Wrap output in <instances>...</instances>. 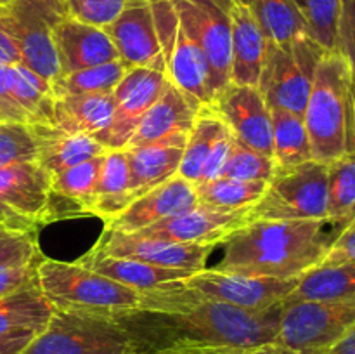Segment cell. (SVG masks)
Masks as SVG:
<instances>
[{"mask_svg":"<svg viewBox=\"0 0 355 354\" xmlns=\"http://www.w3.org/2000/svg\"><path fill=\"white\" fill-rule=\"evenodd\" d=\"M21 354H134L127 332L110 316L54 309Z\"/></svg>","mask_w":355,"mask_h":354,"instance_id":"9c48e42d","label":"cell"},{"mask_svg":"<svg viewBox=\"0 0 355 354\" xmlns=\"http://www.w3.org/2000/svg\"><path fill=\"white\" fill-rule=\"evenodd\" d=\"M104 30L127 68L149 66L163 56L151 0H127L120 16Z\"/></svg>","mask_w":355,"mask_h":354,"instance_id":"9a60e30c","label":"cell"},{"mask_svg":"<svg viewBox=\"0 0 355 354\" xmlns=\"http://www.w3.org/2000/svg\"><path fill=\"white\" fill-rule=\"evenodd\" d=\"M103 156H96L87 162L78 163L75 167L62 170V172L51 176L52 194H59L62 198H69L75 201L82 210L89 212L94 198H96L97 183L101 176Z\"/></svg>","mask_w":355,"mask_h":354,"instance_id":"8d00e7d4","label":"cell"},{"mask_svg":"<svg viewBox=\"0 0 355 354\" xmlns=\"http://www.w3.org/2000/svg\"><path fill=\"white\" fill-rule=\"evenodd\" d=\"M134 201L130 193V167L125 149H107L103 156L96 198L90 205V214L104 221L116 217Z\"/></svg>","mask_w":355,"mask_h":354,"instance_id":"83f0119b","label":"cell"},{"mask_svg":"<svg viewBox=\"0 0 355 354\" xmlns=\"http://www.w3.org/2000/svg\"><path fill=\"white\" fill-rule=\"evenodd\" d=\"M54 45L59 76L120 59L104 28L80 23L69 16L54 28Z\"/></svg>","mask_w":355,"mask_h":354,"instance_id":"ac0fdd59","label":"cell"},{"mask_svg":"<svg viewBox=\"0 0 355 354\" xmlns=\"http://www.w3.org/2000/svg\"><path fill=\"white\" fill-rule=\"evenodd\" d=\"M113 92L71 94L54 97L51 124L71 134H85L101 142L111 127Z\"/></svg>","mask_w":355,"mask_h":354,"instance_id":"d4e9b609","label":"cell"},{"mask_svg":"<svg viewBox=\"0 0 355 354\" xmlns=\"http://www.w3.org/2000/svg\"><path fill=\"white\" fill-rule=\"evenodd\" d=\"M165 61L168 82L198 103H214V78L207 54L180 24H177L175 38Z\"/></svg>","mask_w":355,"mask_h":354,"instance_id":"7402d4cb","label":"cell"},{"mask_svg":"<svg viewBox=\"0 0 355 354\" xmlns=\"http://www.w3.org/2000/svg\"><path fill=\"white\" fill-rule=\"evenodd\" d=\"M355 326V298L336 302H283L274 342L300 354H324Z\"/></svg>","mask_w":355,"mask_h":354,"instance_id":"30bf717a","label":"cell"},{"mask_svg":"<svg viewBox=\"0 0 355 354\" xmlns=\"http://www.w3.org/2000/svg\"><path fill=\"white\" fill-rule=\"evenodd\" d=\"M10 2H14V0H0V6H7Z\"/></svg>","mask_w":355,"mask_h":354,"instance_id":"11a10c76","label":"cell"},{"mask_svg":"<svg viewBox=\"0 0 355 354\" xmlns=\"http://www.w3.org/2000/svg\"><path fill=\"white\" fill-rule=\"evenodd\" d=\"M172 3L180 26L207 54L217 97L231 83V0H172Z\"/></svg>","mask_w":355,"mask_h":354,"instance_id":"8fae6325","label":"cell"},{"mask_svg":"<svg viewBox=\"0 0 355 354\" xmlns=\"http://www.w3.org/2000/svg\"><path fill=\"white\" fill-rule=\"evenodd\" d=\"M30 127L37 144V163L49 176H54L107 151L90 135L71 134L49 124H33Z\"/></svg>","mask_w":355,"mask_h":354,"instance_id":"cb8c5ba5","label":"cell"},{"mask_svg":"<svg viewBox=\"0 0 355 354\" xmlns=\"http://www.w3.org/2000/svg\"><path fill=\"white\" fill-rule=\"evenodd\" d=\"M259 21L269 42L284 45L309 33L297 0H241Z\"/></svg>","mask_w":355,"mask_h":354,"instance_id":"1f68e13d","label":"cell"},{"mask_svg":"<svg viewBox=\"0 0 355 354\" xmlns=\"http://www.w3.org/2000/svg\"><path fill=\"white\" fill-rule=\"evenodd\" d=\"M196 186L175 176L162 186L135 198L121 214L106 221L104 231L139 233L153 224L196 207Z\"/></svg>","mask_w":355,"mask_h":354,"instance_id":"2e32d148","label":"cell"},{"mask_svg":"<svg viewBox=\"0 0 355 354\" xmlns=\"http://www.w3.org/2000/svg\"><path fill=\"white\" fill-rule=\"evenodd\" d=\"M40 257L33 229L0 226V269L24 266Z\"/></svg>","mask_w":355,"mask_h":354,"instance_id":"60d3db41","label":"cell"},{"mask_svg":"<svg viewBox=\"0 0 355 354\" xmlns=\"http://www.w3.org/2000/svg\"><path fill=\"white\" fill-rule=\"evenodd\" d=\"M37 163V144L26 124H0V167Z\"/></svg>","mask_w":355,"mask_h":354,"instance_id":"ab89813d","label":"cell"},{"mask_svg":"<svg viewBox=\"0 0 355 354\" xmlns=\"http://www.w3.org/2000/svg\"><path fill=\"white\" fill-rule=\"evenodd\" d=\"M272 117V160L276 169H290L312 160L311 141L304 115L270 110Z\"/></svg>","mask_w":355,"mask_h":354,"instance_id":"d6a6232c","label":"cell"},{"mask_svg":"<svg viewBox=\"0 0 355 354\" xmlns=\"http://www.w3.org/2000/svg\"><path fill=\"white\" fill-rule=\"evenodd\" d=\"M352 156H355V75L352 73Z\"/></svg>","mask_w":355,"mask_h":354,"instance_id":"f5cc1de1","label":"cell"},{"mask_svg":"<svg viewBox=\"0 0 355 354\" xmlns=\"http://www.w3.org/2000/svg\"><path fill=\"white\" fill-rule=\"evenodd\" d=\"M62 3L73 19L106 28L120 16L127 0H62Z\"/></svg>","mask_w":355,"mask_h":354,"instance_id":"b9f144b4","label":"cell"},{"mask_svg":"<svg viewBox=\"0 0 355 354\" xmlns=\"http://www.w3.org/2000/svg\"><path fill=\"white\" fill-rule=\"evenodd\" d=\"M355 221V156L328 163V224L335 235Z\"/></svg>","mask_w":355,"mask_h":354,"instance_id":"e575fe53","label":"cell"},{"mask_svg":"<svg viewBox=\"0 0 355 354\" xmlns=\"http://www.w3.org/2000/svg\"><path fill=\"white\" fill-rule=\"evenodd\" d=\"M6 66L0 65V124H26L30 125V118L24 113L23 108L10 96L6 83Z\"/></svg>","mask_w":355,"mask_h":354,"instance_id":"7dc6e473","label":"cell"},{"mask_svg":"<svg viewBox=\"0 0 355 354\" xmlns=\"http://www.w3.org/2000/svg\"><path fill=\"white\" fill-rule=\"evenodd\" d=\"M35 335L37 333L33 332H14L0 335V354H21Z\"/></svg>","mask_w":355,"mask_h":354,"instance_id":"c3c4849f","label":"cell"},{"mask_svg":"<svg viewBox=\"0 0 355 354\" xmlns=\"http://www.w3.org/2000/svg\"><path fill=\"white\" fill-rule=\"evenodd\" d=\"M267 189L266 180H239L217 177L196 186L198 207L217 212H238L252 208Z\"/></svg>","mask_w":355,"mask_h":354,"instance_id":"836d02e7","label":"cell"},{"mask_svg":"<svg viewBox=\"0 0 355 354\" xmlns=\"http://www.w3.org/2000/svg\"><path fill=\"white\" fill-rule=\"evenodd\" d=\"M324 52L311 35H302L284 45L269 42L266 62L257 83L269 110L304 115L315 69Z\"/></svg>","mask_w":355,"mask_h":354,"instance_id":"ba28073f","label":"cell"},{"mask_svg":"<svg viewBox=\"0 0 355 354\" xmlns=\"http://www.w3.org/2000/svg\"><path fill=\"white\" fill-rule=\"evenodd\" d=\"M211 106L236 139L272 158V117L257 87L229 83Z\"/></svg>","mask_w":355,"mask_h":354,"instance_id":"5bb4252c","label":"cell"},{"mask_svg":"<svg viewBox=\"0 0 355 354\" xmlns=\"http://www.w3.org/2000/svg\"><path fill=\"white\" fill-rule=\"evenodd\" d=\"M276 165L270 156L262 155L232 135L231 153L220 177L239 180H266L269 183Z\"/></svg>","mask_w":355,"mask_h":354,"instance_id":"f35d334b","label":"cell"},{"mask_svg":"<svg viewBox=\"0 0 355 354\" xmlns=\"http://www.w3.org/2000/svg\"><path fill=\"white\" fill-rule=\"evenodd\" d=\"M82 266L87 269L96 271L110 280L118 281V283L130 287L137 292L156 290L159 287L172 283V281L184 280L191 276L196 271H184V269H168V267L151 266V264L141 262V260L127 259V257H110L101 255L90 250L89 253L78 259Z\"/></svg>","mask_w":355,"mask_h":354,"instance_id":"484cf974","label":"cell"},{"mask_svg":"<svg viewBox=\"0 0 355 354\" xmlns=\"http://www.w3.org/2000/svg\"><path fill=\"white\" fill-rule=\"evenodd\" d=\"M201 106L205 104L184 94L172 82H166L158 99L135 128L127 148L153 144L177 135H187Z\"/></svg>","mask_w":355,"mask_h":354,"instance_id":"d6986e66","label":"cell"},{"mask_svg":"<svg viewBox=\"0 0 355 354\" xmlns=\"http://www.w3.org/2000/svg\"><path fill=\"white\" fill-rule=\"evenodd\" d=\"M326 226L324 221H250L218 243L222 259L214 269L274 280L300 278L324 259L335 238Z\"/></svg>","mask_w":355,"mask_h":354,"instance_id":"7a4b0ae2","label":"cell"},{"mask_svg":"<svg viewBox=\"0 0 355 354\" xmlns=\"http://www.w3.org/2000/svg\"><path fill=\"white\" fill-rule=\"evenodd\" d=\"M66 16L62 0H14L0 6V31L16 45L21 65L51 83L59 76L54 28Z\"/></svg>","mask_w":355,"mask_h":354,"instance_id":"52a82bcc","label":"cell"},{"mask_svg":"<svg viewBox=\"0 0 355 354\" xmlns=\"http://www.w3.org/2000/svg\"><path fill=\"white\" fill-rule=\"evenodd\" d=\"M187 135L125 148L130 167V193L139 198L177 176Z\"/></svg>","mask_w":355,"mask_h":354,"instance_id":"603a6c76","label":"cell"},{"mask_svg":"<svg viewBox=\"0 0 355 354\" xmlns=\"http://www.w3.org/2000/svg\"><path fill=\"white\" fill-rule=\"evenodd\" d=\"M231 144H232V134L227 128V125H225V128L220 132L217 141H215L210 155H208L207 163H205L201 184L208 183V180H214L222 176V170H224L225 163H227L229 153H231ZM198 186H200V184H198Z\"/></svg>","mask_w":355,"mask_h":354,"instance_id":"bcb514c9","label":"cell"},{"mask_svg":"<svg viewBox=\"0 0 355 354\" xmlns=\"http://www.w3.org/2000/svg\"><path fill=\"white\" fill-rule=\"evenodd\" d=\"M182 354H227V353H211V351H203V353H182Z\"/></svg>","mask_w":355,"mask_h":354,"instance_id":"db71d44e","label":"cell"},{"mask_svg":"<svg viewBox=\"0 0 355 354\" xmlns=\"http://www.w3.org/2000/svg\"><path fill=\"white\" fill-rule=\"evenodd\" d=\"M51 176L38 163L0 167V203L38 226L49 215Z\"/></svg>","mask_w":355,"mask_h":354,"instance_id":"ffe728a7","label":"cell"},{"mask_svg":"<svg viewBox=\"0 0 355 354\" xmlns=\"http://www.w3.org/2000/svg\"><path fill=\"white\" fill-rule=\"evenodd\" d=\"M215 245L180 243L128 233L104 231L92 252L110 257H127L158 267L184 271L207 269L208 255Z\"/></svg>","mask_w":355,"mask_h":354,"instance_id":"4fadbf2b","label":"cell"},{"mask_svg":"<svg viewBox=\"0 0 355 354\" xmlns=\"http://www.w3.org/2000/svg\"><path fill=\"white\" fill-rule=\"evenodd\" d=\"M241 354H300L297 351L290 349V347L283 346V344L277 342H267L262 344V346L252 347V349H246L245 353Z\"/></svg>","mask_w":355,"mask_h":354,"instance_id":"816d5d0a","label":"cell"},{"mask_svg":"<svg viewBox=\"0 0 355 354\" xmlns=\"http://www.w3.org/2000/svg\"><path fill=\"white\" fill-rule=\"evenodd\" d=\"M328 222V163L309 160L290 169H276L263 196L248 210V222Z\"/></svg>","mask_w":355,"mask_h":354,"instance_id":"8992f818","label":"cell"},{"mask_svg":"<svg viewBox=\"0 0 355 354\" xmlns=\"http://www.w3.org/2000/svg\"><path fill=\"white\" fill-rule=\"evenodd\" d=\"M6 83L10 96L30 118V125L51 124L54 94L49 80L24 65H7Z\"/></svg>","mask_w":355,"mask_h":354,"instance_id":"4dcf8cb0","label":"cell"},{"mask_svg":"<svg viewBox=\"0 0 355 354\" xmlns=\"http://www.w3.org/2000/svg\"><path fill=\"white\" fill-rule=\"evenodd\" d=\"M355 298V264H318L298 278L283 302H336Z\"/></svg>","mask_w":355,"mask_h":354,"instance_id":"4316f807","label":"cell"},{"mask_svg":"<svg viewBox=\"0 0 355 354\" xmlns=\"http://www.w3.org/2000/svg\"><path fill=\"white\" fill-rule=\"evenodd\" d=\"M229 17L232 30L231 83L257 87L267 58L269 38L241 0H231Z\"/></svg>","mask_w":355,"mask_h":354,"instance_id":"44dd1931","label":"cell"},{"mask_svg":"<svg viewBox=\"0 0 355 354\" xmlns=\"http://www.w3.org/2000/svg\"><path fill=\"white\" fill-rule=\"evenodd\" d=\"M311 37L326 52L336 51L342 0H297Z\"/></svg>","mask_w":355,"mask_h":354,"instance_id":"74e56055","label":"cell"},{"mask_svg":"<svg viewBox=\"0 0 355 354\" xmlns=\"http://www.w3.org/2000/svg\"><path fill=\"white\" fill-rule=\"evenodd\" d=\"M336 51L349 61L355 75V0H342Z\"/></svg>","mask_w":355,"mask_h":354,"instance_id":"7bdbcfd3","label":"cell"},{"mask_svg":"<svg viewBox=\"0 0 355 354\" xmlns=\"http://www.w3.org/2000/svg\"><path fill=\"white\" fill-rule=\"evenodd\" d=\"M168 82L165 56L149 66L128 68L113 90L114 113L110 130L101 139L106 149H125L144 115Z\"/></svg>","mask_w":355,"mask_h":354,"instance_id":"7c38bea8","label":"cell"},{"mask_svg":"<svg viewBox=\"0 0 355 354\" xmlns=\"http://www.w3.org/2000/svg\"><path fill=\"white\" fill-rule=\"evenodd\" d=\"M298 278L274 280V278L248 276V274L222 273L217 269H201L184 280L142 292V302L137 309H153L165 302L210 301L248 311H266L281 304L297 285Z\"/></svg>","mask_w":355,"mask_h":354,"instance_id":"277c9868","label":"cell"},{"mask_svg":"<svg viewBox=\"0 0 355 354\" xmlns=\"http://www.w3.org/2000/svg\"><path fill=\"white\" fill-rule=\"evenodd\" d=\"M0 226H9V228L17 229H33V231H37V226H35L33 222L21 217V215L16 214L12 208H9L3 203H0Z\"/></svg>","mask_w":355,"mask_h":354,"instance_id":"681fc988","label":"cell"},{"mask_svg":"<svg viewBox=\"0 0 355 354\" xmlns=\"http://www.w3.org/2000/svg\"><path fill=\"white\" fill-rule=\"evenodd\" d=\"M40 259L35 260V262L24 264V266L3 267V269H0V298L21 290V288L37 285V267Z\"/></svg>","mask_w":355,"mask_h":354,"instance_id":"ee69618b","label":"cell"},{"mask_svg":"<svg viewBox=\"0 0 355 354\" xmlns=\"http://www.w3.org/2000/svg\"><path fill=\"white\" fill-rule=\"evenodd\" d=\"M312 160L352 155V68L338 51L324 52L304 111Z\"/></svg>","mask_w":355,"mask_h":354,"instance_id":"3957f363","label":"cell"},{"mask_svg":"<svg viewBox=\"0 0 355 354\" xmlns=\"http://www.w3.org/2000/svg\"><path fill=\"white\" fill-rule=\"evenodd\" d=\"M127 66L121 59L94 66V68L80 69V71L61 75L51 83L52 94L58 96H71V94H101L113 92L127 73Z\"/></svg>","mask_w":355,"mask_h":354,"instance_id":"d590c367","label":"cell"},{"mask_svg":"<svg viewBox=\"0 0 355 354\" xmlns=\"http://www.w3.org/2000/svg\"><path fill=\"white\" fill-rule=\"evenodd\" d=\"M54 307L37 285L21 288L0 298V335L14 332L40 333L47 326Z\"/></svg>","mask_w":355,"mask_h":354,"instance_id":"f1b7e54d","label":"cell"},{"mask_svg":"<svg viewBox=\"0 0 355 354\" xmlns=\"http://www.w3.org/2000/svg\"><path fill=\"white\" fill-rule=\"evenodd\" d=\"M352 262L355 264V221L338 231L326 252L324 259L319 264H338Z\"/></svg>","mask_w":355,"mask_h":354,"instance_id":"f6af8a7d","label":"cell"},{"mask_svg":"<svg viewBox=\"0 0 355 354\" xmlns=\"http://www.w3.org/2000/svg\"><path fill=\"white\" fill-rule=\"evenodd\" d=\"M224 128L225 124L211 104L201 106L196 118H194L193 127L187 134L186 148H184L177 176L186 179L187 183L194 184V186L201 184L205 163H207L208 155H210L215 141Z\"/></svg>","mask_w":355,"mask_h":354,"instance_id":"f546056e","label":"cell"},{"mask_svg":"<svg viewBox=\"0 0 355 354\" xmlns=\"http://www.w3.org/2000/svg\"><path fill=\"white\" fill-rule=\"evenodd\" d=\"M248 210L250 208L238 212H217L196 205L158 224L149 226L135 235L170 239V242L217 246L225 236L248 222Z\"/></svg>","mask_w":355,"mask_h":354,"instance_id":"e0dca14e","label":"cell"},{"mask_svg":"<svg viewBox=\"0 0 355 354\" xmlns=\"http://www.w3.org/2000/svg\"><path fill=\"white\" fill-rule=\"evenodd\" d=\"M38 288L49 304L61 311H82L99 316L137 309L142 292L110 280L80 262L42 259L37 267Z\"/></svg>","mask_w":355,"mask_h":354,"instance_id":"5b68a950","label":"cell"},{"mask_svg":"<svg viewBox=\"0 0 355 354\" xmlns=\"http://www.w3.org/2000/svg\"><path fill=\"white\" fill-rule=\"evenodd\" d=\"M283 302L266 311H248L222 302H165L111 316L130 339L134 354L227 353L274 342Z\"/></svg>","mask_w":355,"mask_h":354,"instance_id":"6da1fadb","label":"cell"},{"mask_svg":"<svg viewBox=\"0 0 355 354\" xmlns=\"http://www.w3.org/2000/svg\"><path fill=\"white\" fill-rule=\"evenodd\" d=\"M0 65H21V56L16 45L2 31H0Z\"/></svg>","mask_w":355,"mask_h":354,"instance_id":"f907efd6","label":"cell"}]
</instances>
